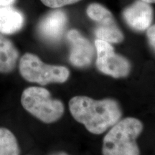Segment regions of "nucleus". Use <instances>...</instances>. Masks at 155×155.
Here are the masks:
<instances>
[{
  "label": "nucleus",
  "instance_id": "1",
  "mask_svg": "<svg viewBox=\"0 0 155 155\" xmlns=\"http://www.w3.org/2000/svg\"><path fill=\"white\" fill-rule=\"evenodd\" d=\"M73 118L94 134H101L120 120L121 110L115 100H95L86 96H75L69 101Z\"/></svg>",
  "mask_w": 155,
  "mask_h": 155
},
{
  "label": "nucleus",
  "instance_id": "10",
  "mask_svg": "<svg viewBox=\"0 0 155 155\" xmlns=\"http://www.w3.org/2000/svg\"><path fill=\"white\" fill-rule=\"evenodd\" d=\"M24 16L12 7H0V33H16L24 25Z\"/></svg>",
  "mask_w": 155,
  "mask_h": 155
},
{
  "label": "nucleus",
  "instance_id": "12",
  "mask_svg": "<svg viewBox=\"0 0 155 155\" xmlns=\"http://www.w3.org/2000/svg\"><path fill=\"white\" fill-rule=\"evenodd\" d=\"M0 155H19L16 137L7 128L0 127Z\"/></svg>",
  "mask_w": 155,
  "mask_h": 155
},
{
  "label": "nucleus",
  "instance_id": "7",
  "mask_svg": "<svg viewBox=\"0 0 155 155\" xmlns=\"http://www.w3.org/2000/svg\"><path fill=\"white\" fill-rule=\"evenodd\" d=\"M67 38L71 45L69 61L73 65L78 68H85L91 64L94 57V48L91 42L79 31L70 30Z\"/></svg>",
  "mask_w": 155,
  "mask_h": 155
},
{
  "label": "nucleus",
  "instance_id": "17",
  "mask_svg": "<svg viewBox=\"0 0 155 155\" xmlns=\"http://www.w3.org/2000/svg\"><path fill=\"white\" fill-rule=\"evenodd\" d=\"M142 1H144V2H147L149 4L155 3V0H142Z\"/></svg>",
  "mask_w": 155,
  "mask_h": 155
},
{
  "label": "nucleus",
  "instance_id": "11",
  "mask_svg": "<svg viewBox=\"0 0 155 155\" xmlns=\"http://www.w3.org/2000/svg\"><path fill=\"white\" fill-rule=\"evenodd\" d=\"M19 51L13 42L0 34V73H9L16 68Z\"/></svg>",
  "mask_w": 155,
  "mask_h": 155
},
{
  "label": "nucleus",
  "instance_id": "8",
  "mask_svg": "<svg viewBox=\"0 0 155 155\" xmlns=\"http://www.w3.org/2000/svg\"><path fill=\"white\" fill-rule=\"evenodd\" d=\"M67 23V15L64 11L56 9L50 12L39 22V35L49 42H58L63 36Z\"/></svg>",
  "mask_w": 155,
  "mask_h": 155
},
{
  "label": "nucleus",
  "instance_id": "9",
  "mask_svg": "<svg viewBox=\"0 0 155 155\" xmlns=\"http://www.w3.org/2000/svg\"><path fill=\"white\" fill-rule=\"evenodd\" d=\"M124 19L136 31L147 30L153 20V9L150 4L137 0L127 7L122 13Z\"/></svg>",
  "mask_w": 155,
  "mask_h": 155
},
{
  "label": "nucleus",
  "instance_id": "15",
  "mask_svg": "<svg viewBox=\"0 0 155 155\" xmlns=\"http://www.w3.org/2000/svg\"><path fill=\"white\" fill-rule=\"evenodd\" d=\"M16 0H0V7H10Z\"/></svg>",
  "mask_w": 155,
  "mask_h": 155
},
{
  "label": "nucleus",
  "instance_id": "13",
  "mask_svg": "<svg viewBox=\"0 0 155 155\" xmlns=\"http://www.w3.org/2000/svg\"><path fill=\"white\" fill-rule=\"evenodd\" d=\"M45 5L50 8H59L63 6L73 5L81 0H40Z\"/></svg>",
  "mask_w": 155,
  "mask_h": 155
},
{
  "label": "nucleus",
  "instance_id": "6",
  "mask_svg": "<svg viewBox=\"0 0 155 155\" xmlns=\"http://www.w3.org/2000/svg\"><path fill=\"white\" fill-rule=\"evenodd\" d=\"M87 15L96 22L94 30L97 39L109 43H119L123 41L124 35L118 27L112 13L98 3H92L86 9Z\"/></svg>",
  "mask_w": 155,
  "mask_h": 155
},
{
  "label": "nucleus",
  "instance_id": "16",
  "mask_svg": "<svg viewBox=\"0 0 155 155\" xmlns=\"http://www.w3.org/2000/svg\"><path fill=\"white\" fill-rule=\"evenodd\" d=\"M51 155H69L67 153L63 152H57V153H54V154H51Z\"/></svg>",
  "mask_w": 155,
  "mask_h": 155
},
{
  "label": "nucleus",
  "instance_id": "3",
  "mask_svg": "<svg viewBox=\"0 0 155 155\" xmlns=\"http://www.w3.org/2000/svg\"><path fill=\"white\" fill-rule=\"evenodd\" d=\"M23 108L44 123H53L60 119L64 113L61 101L51 98L47 89L31 86L25 89L21 96Z\"/></svg>",
  "mask_w": 155,
  "mask_h": 155
},
{
  "label": "nucleus",
  "instance_id": "4",
  "mask_svg": "<svg viewBox=\"0 0 155 155\" xmlns=\"http://www.w3.org/2000/svg\"><path fill=\"white\" fill-rule=\"evenodd\" d=\"M19 70L25 80L41 86L65 83L70 75V71L66 67L48 65L37 55L29 53L20 58Z\"/></svg>",
  "mask_w": 155,
  "mask_h": 155
},
{
  "label": "nucleus",
  "instance_id": "5",
  "mask_svg": "<svg viewBox=\"0 0 155 155\" xmlns=\"http://www.w3.org/2000/svg\"><path fill=\"white\" fill-rule=\"evenodd\" d=\"M96 67L101 72L119 78L127 76L131 71V64L124 56L116 54L109 42L96 39Z\"/></svg>",
  "mask_w": 155,
  "mask_h": 155
},
{
  "label": "nucleus",
  "instance_id": "2",
  "mask_svg": "<svg viewBox=\"0 0 155 155\" xmlns=\"http://www.w3.org/2000/svg\"><path fill=\"white\" fill-rule=\"evenodd\" d=\"M111 127L104 137L103 155H140L136 141L143 129L139 120L132 117L126 118Z\"/></svg>",
  "mask_w": 155,
  "mask_h": 155
},
{
  "label": "nucleus",
  "instance_id": "14",
  "mask_svg": "<svg viewBox=\"0 0 155 155\" xmlns=\"http://www.w3.org/2000/svg\"><path fill=\"white\" fill-rule=\"evenodd\" d=\"M147 36L151 47L155 51V25H152V26H150V28L147 29Z\"/></svg>",
  "mask_w": 155,
  "mask_h": 155
}]
</instances>
